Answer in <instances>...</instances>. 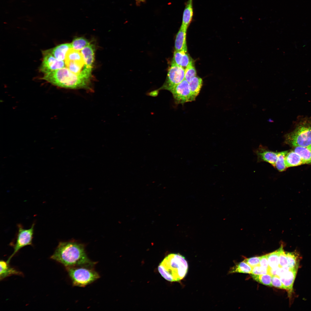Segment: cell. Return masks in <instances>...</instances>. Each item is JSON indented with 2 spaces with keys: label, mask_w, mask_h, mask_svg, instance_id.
I'll list each match as a JSON object with an SVG mask.
<instances>
[{
  "label": "cell",
  "mask_w": 311,
  "mask_h": 311,
  "mask_svg": "<svg viewBox=\"0 0 311 311\" xmlns=\"http://www.w3.org/2000/svg\"><path fill=\"white\" fill-rule=\"evenodd\" d=\"M278 153L270 150L261 145H260L255 151L258 161L266 162L274 167L277 159Z\"/></svg>",
  "instance_id": "10"
},
{
  "label": "cell",
  "mask_w": 311,
  "mask_h": 311,
  "mask_svg": "<svg viewBox=\"0 0 311 311\" xmlns=\"http://www.w3.org/2000/svg\"><path fill=\"white\" fill-rule=\"evenodd\" d=\"M288 261V266L290 269H298L299 264V257L295 252H286Z\"/></svg>",
  "instance_id": "23"
},
{
  "label": "cell",
  "mask_w": 311,
  "mask_h": 311,
  "mask_svg": "<svg viewBox=\"0 0 311 311\" xmlns=\"http://www.w3.org/2000/svg\"><path fill=\"white\" fill-rule=\"evenodd\" d=\"M34 223L28 229H24L20 224L18 225V231L15 243L13 244L14 251L7 261L9 263L10 259L22 248L29 245H32Z\"/></svg>",
  "instance_id": "7"
},
{
  "label": "cell",
  "mask_w": 311,
  "mask_h": 311,
  "mask_svg": "<svg viewBox=\"0 0 311 311\" xmlns=\"http://www.w3.org/2000/svg\"><path fill=\"white\" fill-rule=\"evenodd\" d=\"M71 48H72L71 43H65L60 44L46 51L57 60H64L67 52Z\"/></svg>",
  "instance_id": "12"
},
{
  "label": "cell",
  "mask_w": 311,
  "mask_h": 311,
  "mask_svg": "<svg viewBox=\"0 0 311 311\" xmlns=\"http://www.w3.org/2000/svg\"><path fill=\"white\" fill-rule=\"evenodd\" d=\"M43 58L39 71L44 74L65 67L63 60H57L46 50L42 51Z\"/></svg>",
  "instance_id": "9"
},
{
  "label": "cell",
  "mask_w": 311,
  "mask_h": 311,
  "mask_svg": "<svg viewBox=\"0 0 311 311\" xmlns=\"http://www.w3.org/2000/svg\"><path fill=\"white\" fill-rule=\"evenodd\" d=\"M196 76V71L192 60L185 69V79L188 82Z\"/></svg>",
  "instance_id": "28"
},
{
  "label": "cell",
  "mask_w": 311,
  "mask_h": 311,
  "mask_svg": "<svg viewBox=\"0 0 311 311\" xmlns=\"http://www.w3.org/2000/svg\"><path fill=\"white\" fill-rule=\"evenodd\" d=\"M188 265L185 257L178 253H171L165 257L160 263L158 271L165 279L178 282L186 276Z\"/></svg>",
  "instance_id": "3"
},
{
  "label": "cell",
  "mask_w": 311,
  "mask_h": 311,
  "mask_svg": "<svg viewBox=\"0 0 311 311\" xmlns=\"http://www.w3.org/2000/svg\"><path fill=\"white\" fill-rule=\"evenodd\" d=\"M189 83L192 95L195 100L200 92L202 86V80L201 78L196 76L193 78Z\"/></svg>",
  "instance_id": "18"
},
{
  "label": "cell",
  "mask_w": 311,
  "mask_h": 311,
  "mask_svg": "<svg viewBox=\"0 0 311 311\" xmlns=\"http://www.w3.org/2000/svg\"><path fill=\"white\" fill-rule=\"evenodd\" d=\"M7 262L1 260L0 262V279L3 280L12 275H21L22 274L14 268L10 267Z\"/></svg>",
  "instance_id": "17"
},
{
  "label": "cell",
  "mask_w": 311,
  "mask_h": 311,
  "mask_svg": "<svg viewBox=\"0 0 311 311\" xmlns=\"http://www.w3.org/2000/svg\"><path fill=\"white\" fill-rule=\"evenodd\" d=\"M267 273H268V270L264 268L259 265L252 268L251 274L256 275H262Z\"/></svg>",
  "instance_id": "33"
},
{
  "label": "cell",
  "mask_w": 311,
  "mask_h": 311,
  "mask_svg": "<svg viewBox=\"0 0 311 311\" xmlns=\"http://www.w3.org/2000/svg\"><path fill=\"white\" fill-rule=\"evenodd\" d=\"M288 152V151H285L278 153L277 159L274 167L279 171H283L287 168L285 163V158Z\"/></svg>",
  "instance_id": "25"
},
{
  "label": "cell",
  "mask_w": 311,
  "mask_h": 311,
  "mask_svg": "<svg viewBox=\"0 0 311 311\" xmlns=\"http://www.w3.org/2000/svg\"><path fill=\"white\" fill-rule=\"evenodd\" d=\"M252 268L244 261L240 262L231 268L229 273L251 274Z\"/></svg>",
  "instance_id": "21"
},
{
  "label": "cell",
  "mask_w": 311,
  "mask_h": 311,
  "mask_svg": "<svg viewBox=\"0 0 311 311\" xmlns=\"http://www.w3.org/2000/svg\"><path fill=\"white\" fill-rule=\"evenodd\" d=\"M193 0H188L185 4L182 18V24L187 28L191 23L194 15Z\"/></svg>",
  "instance_id": "14"
},
{
  "label": "cell",
  "mask_w": 311,
  "mask_h": 311,
  "mask_svg": "<svg viewBox=\"0 0 311 311\" xmlns=\"http://www.w3.org/2000/svg\"><path fill=\"white\" fill-rule=\"evenodd\" d=\"M285 162L287 168L304 164L300 156L294 151L288 152L285 157Z\"/></svg>",
  "instance_id": "16"
},
{
  "label": "cell",
  "mask_w": 311,
  "mask_h": 311,
  "mask_svg": "<svg viewBox=\"0 0 311 311\" xmlns=\"http://www.w3.org/2000/svg\"><path fill=\"white\" fill-rule=\"evenodd\" d=\"M186 52L184 51H175L172 63L180 66L181 61L183 54Z\"/></svg>",
  "instance_id": "30"
},
{
  "label": "cell",
  "mask_w": 311,
  "mask_h": 311,
  "mask_svg": "<svg viewBox=\"0 0 311 311\" xmlns=\"http://www.w3.org/2000/svg\"><path fill=\"white\" fill-rule=\"evenodd\" d=\"M90 43L88 40L83 37L76 38L71 43L72 48L80 51Z\"/></svg>",
  "instance_id": "26"
},
{
  "label": "cell",
  "mask_w": 311,
  "mask_h": 311,
  "mask_svg": "<svg viewBox=\"0 0 311 311\" xmlns=\"http://www.w3.org/2000/svg\"><path fill=\"white\" fill-rule=\"evenodd\" d=\"M65 62L66 67L76 74L80 73L86 67L84 62L69 61Z\"/></svg>",
  "instance_id": "22"
},
{
  "label": "cell",
  "mask_w": 311,
  "mask_h": 311,
  "mask_svg": "<svg viewBox=\"0 0 311 311\" xmlns=\"http://www.w3.org/2000/svg\"><path fill=\"white\" fill-rule=\"evenodd\" d=\"M260 257H255L245 259L243 261L252 268L260 265Z\"/></svg>",
  "instance_id": "31"
},
{
  "label": "cell",
  "mask_w": 311,
  "mask_h": 311,
  "mask_svg": "<svg viewBox=\"0 0 311 311\" xmlns=\"http://www.w3.org/2000/svg\"><path fill=\"white\" fill-rule=\"evenodd\" d=\"M85 65L87 68L92 69L94 60V50L92 44H89L81 50Z\"/></svg>",
  "instance_id": "15"
},
{
  "label": "cell",
  "mask_w": 311,
  "mask_h": 311,
  "mask_svg": "<svg viewBox=\"0 0 311 311\" xmlns=\"http://www.w3.org/2000/svg\"><path fill=\"white\" fill-rule=\"evenodd\" d=\"M65 60V62L69 61L84 62L81 52L72 48H70L67 52Z\"/></svg>",
  "instance_id": "20"
},
{
  "label": "cell",
  "mask_w": 311,
  "mask_h": 311,
  "mask_svg": "<svg viewBox=\"0 0 311 311\" xmlns=\"http://www.w3.org/2000/svg\"><path fill=\"white\" fill-rule=\"evenodd\" d=\"M191 60V59L188 54L187 53V52H185L183 54L182 57L180 66L185 69L189 65Z\"/></svg>",
  "instance_id": "34"
},
{
  "label": "cell",
  "mask_w": 311,
  "mask_h": 311,
  "mask_svg": "<svg viewBox=\"0 0 311 311\" xmlns=\"http://www.w3.org/2000/svg\"><path fill=\"white\" fill-rule=\"evenodd\" d=\"M187 29L181 25L175 39V51H184L187 52L186 38Z\"/></svg>",
  "instance_id": "13"
},
{
  "label": "cell",
  "mask_w": 311,
  "mask_h": 311,
  "mask_svg": "<svg viewBox=\"0 0 311 311\" xmlns=\"http://www.w3.org/2000/svg\"><path fill=\"white\" fill-rule=\"evenodd\" d=\"M92 69L85 67L76 74L64 67L45 74L41 79L60 88L90 90Z\"/></svg>",
  "instance_id": "2"
},
{
  "label": "cell",
  "mask_w": 311,
  "mask_h": 311,
  "mask_svg": "<svg viewBox=\"0 0 311 311\" xmlns=\"http://www.w3.org/2000/svg\"><path fill=\"white\" fill-rule=\"evenodd\" d=\"M51 258L66 268L83 266L94 267L96 263L88 257L84 245L74 241L59 242Z\"/></svg>",
  "instance_id": "1"
},
{
  "label": "cell",
  "mask_w": 311,
  "mask_h": 311,
  "mask_svg": "<svg viewBox=\"0 0 311 311\" xmlns=\"http://www.w3.org/2000/svg\"><path fill=\"white\" fill-rule=\"evenodd\" d=\"M185 69L175 64L172 63L168 69L166 81L163 85L157 90L150 92V95L156 94L160 90H166L170 92L185 79Z\"/></svg>",
  "instance_id": "6"
},
{
  "label": "cell",
  "mask_w": 311,
  "mask_h": 311,
  "mask_svg": "<svg viewBox=\"0 0 311 311\" xmlns=\"http://www.w3.org/2000/svg\"><path fill=\"white\" fill-rule=\"evenodd\" d=\"M290 268L288 266L285 267H279L276 276L280 277L285 273L288 271Z\"/></svg>",
  "instance_id": "36"
},
{
  "label": "cell",
  "mask_w": 311,
  "mask_h": 311,
  "mask_svg": "<svg viewBox=\"0 0 311 311\" xmlns=\"http://www.w3.org/2000/svg\"><path fill=\"white\" fill-rule=\"evenodd\" d=\"M253 279L263 285L272 287L271 283L272 276L269 273L262 275L251 274Z\"/></svg>",
  "instance_id": "24"
},
{
  "label": "cell",
  "mask_w": 311,
  "mask_h": 311,
  "mask_svg": "<svg viewBox=\"0 0 311 311\" xmlns=\"http://www.w3.org/2000/svg\"><path fill=\"white\" fill-rule=\"evenodd\" d=\"M260 265L264 268L268 269L269 266L267 254L260 256Z\"/></svg>",
  "instance_id": "35"
},
{
  "label": "cell",
  "mask_w": 311,
  "mask_h": 311,
  "mask_svg": "<svg viewBox=\"0 0 311 311\" xmlns=\"http://www.w3.org/2000/svg\"><path fill=\"white\" fill-rule=\"evenodd\" d=\"M278 249L279 252V266L282 267L288 266V261L286 252L284 251L283 246H281Z\"/></svg>",
  "instance_id": "29"
},
{
  "label": "cell",
  "mask_w": 311,
  "mask_h": 311,
  "mask_svg": "<svg viewBox=\"0 0 311 311\" xmlns=\"http://www.w3.org/2000/svg\"><path fill=\"white\" fill-rule=\"evenodd\" d=\"M66 268L74 286L85 287L100 277L93 267L83 266Z\"/></svg>",
  "instance_id": "4"
},
{
  "label": "cell",
  "mask_w": 311,
  "mask_h": 311,
  "mask_svg": "<svg viewBox=\"0 0 311 311\" xmlns=\"http://www.w3.org/2000/svg\"><path fill=\"white\" fill-rule=\"evenodd\" d=\"M307 147L311 151V145Z\"/></svg>",
  "instance_id": "37"
},
{
  "label": "cell",
  "mask_w": 311,
  "mask_h": 311,
  "mask_svg": "<svg viewBox=\"0 0 311 311\" xmlns=\"http://www.w3.org/2000/svg\"><path fill=\"white\" fill-rule=\"evenodd\" d=\"M271 283L272 286L278 288L285 289V288L283 285L280 278L277 276H272Z\"/></svg>",
  "instance_id": "32"
},
{
  "label": "cell",
  "mask_w": 311,
  "mask_h": 311,
  "mask_svg": "<svg viewBox=\"0 0 311 311\" xmlns=\"http://www.w3.org/2000/svg\"><path fill=\"white\" fill-rule=\"evenodd\" d=\"M294 151L300 157L304 164H311V151L307 147H296Z\"/></svg>",
  "instance_id": "19"
},
{
  "label": "cell",
  "mask_w": 311,
  "mask_h": 311,
  "mask_svg": "<svg viewBox=\"0 0 311 311\" xmlns=\"http://www.w3.org/2000/svg\"><path fill=\"white\" fill-rule=\"evenodd\" d=\"M267 255L269 268H273L278 267L279 265L278 249Z\"/></svg>",
  "instance_id": "27"
},
{
  "label": "cell",
  "mask_w": 311,
  "mask_h": 311,
  "mask_svg": "<svg viewBox=\"0 0 311 311\" xmlns=\"http://www.w3.org/2000/svg\"><path fill=\"white\" fill-rule=\"evenodd\" d=\"M285 137V143L291 146L308 147L311 145V122H303Z\"/></svg>",
  "instance_id": "5"
},
{
  "label": "cell",
  "mask_w": 311,
  "mask_h": 311,
  "mask_svg": "<svg viewBox=\"0 0 311 311\" xmlns=\"http://www.w3.org/2000/svg\"><path fill=\"white\" fill-rule=\"evenodd\" d=\"M297 269L290 270L279 278L283 285L290 295L292 292L293 284L296 277Z\"/></svg>",
  "instance_id": "11"
},
{
  "label": "cell",
  "mask_w": 311,
  "mask_h": 311,
  "mask_svg": "<svg viewBox=\"0 0 311 311\" xmlns=\"http://www.w3.org/2000/svg\"><path fill=\"white\" fill-rule=\"evenodd\" d=\"M172 94L175 103L183 105L187 102L195 100L192 95L189 82L185 79L170 92Z\"/></svg>",
  "instance_id": "8"
}]
</instances>
